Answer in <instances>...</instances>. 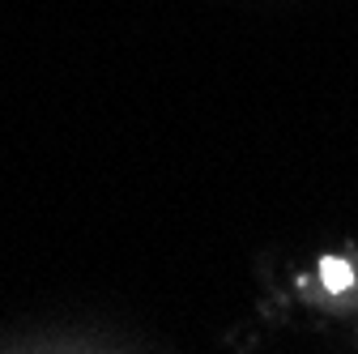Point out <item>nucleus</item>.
<instances>
[{
	"label": "nucleus",
	"mask_w": 358,
	"mask_h": 354,
	"mask_svg": "<svg viewBox=\"0 0 358 354\" xmlns=\"http://www.w3.org/2000/svg\"><path fill=\"white\" fill-rule=\"evenodd\" d=\"M320 274H324V286H329V290H345V286H350V264L337 260V256H324V260H320Z\"/></svg>",
	"instance_id": "1"
}]
</instances>
